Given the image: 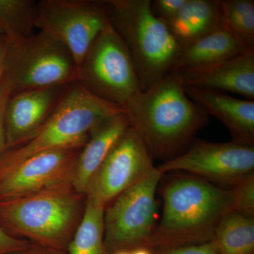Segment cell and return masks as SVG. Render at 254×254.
Listing matches in <instances>:
<instances>
[{"label": "cell", "mask_w": 254, "mask_h": 254, "mask_svg": "<svg viewBox=\"0 0 254 254\" xmlns=\"http://www.w3.org/2000/svg\"><path fill=\"white\" fill-rule=\"evenodd\" d=\"M123 108L152 158L163 162L185 152L209 118L187 95L175 71L137 93Z\"/></svg>", "instance_id": "cell-1"}, {"label": "cell", "mask_w": 254, "mask_h": 254, "mask_svg": "<svg viewBox=\"0 0 254 254\" xmlns=\"http://www.w3.org/2000/svg\"><path fill=\"white\" fill-rule=\"evenodd\" d=\"M163 214L146 247L156 251L213 241L222 218L233 210L231 189L180 174L162 190Z\"/></svg>", "instance_id": "cell-2"}, {"label": "cell", "mask_w": 254, "mask_h": 254, "mask_svg": "<svg viewBox=\"0 0 254 254\" xmlns=\"http://www.w3.org/2000/svg\"><path fill=\"white\" fill-rule=\"evenodd\" d=\"M86 197L65 182L0 202V225L16 238L66 251L84 213Z\"/></svg>", "instance_id": "cell-3"}, {"label": "cell", "mask_w": 254, "mask_h": 254, "mask_svg": "<svg viewBox=\"0 0 254 254\" xmlns=\"http://www.w3.org/2000/svg\"><path fill=\"white\" fill-rule=\"evenodd\" d=\"M123 113V107L95 96L78 81L70 83L41 131L26 143L5 150L0 157V170L44 152L83 148L100 124Z\"/></svg>", "instance_id": "cell-4"}, {"label": "cell", "mask_w": 254, "mask_h": 254, "mask_svg": "<svg viewBox=\"0 0 254 254\" xmlns=\"http://www.w3.org/2000/svg\"><path fill=\"white\" fill-rule=\"evenodd\" d=\"M114 28L134 63L141 91L173 71L182 47L150 0H105Z\"/></svg>", "instance_id": "cell-5"}, {"label": "cell", "mask_w": 254, "mask_h": 254, "mask_svg": "<svg viewBox=\"0 0 254 254\" xmlns=\"http://www.w3.org/2000/svg\"><path fill=\"white\" fill-rule=\"evenodd\" d=\"M78 66L67 47L47 32L6 39L2 79L11 94L77 81Z\"/></svg>", "instance_id": "cell-6"}, {"label": "cell", "mask_w": 254, "mask_h": 254, "mask_svg": "<svg viewBox=\"0 0 254 254\" xmlns=\"http://www.w3.org/2000/svg\"><path fill=\"white\" fill-rule=\"evenodd\" d=\"M77 81L92 94L122 107L141 91L129 51L111 23L87 52Z\"/></svg>", "instance_id": "cell-7"}, {"label": "cell", "mask_w": 254, "mask_h": 254, "mask_svg": "<svg viewBox=\"0 0 254 254\" xmlns=\"http://www.w3.org/2000/svg\"><path fill=\"white\" fill-rule=\"evenodd\" d=\"M163 174L153 171L105 208V244L108 254L147 247L158 222L156 192Z\"/></svg>", "instance_id": "cell-8"}, {"label": "cell", "mask_w": 254, "mask_h": 254, "mask_svg": "<svg viewBox=\"0 0 254 254\" xmlns=\"http://www.w3.org/2000/svg\"><path fill=\"white\" fill-rule=\"evenodd\" d=\"M110 23L105 1L42 0L37 3L36 27L67 47L78 68L95 38Z\"/></svg>", "instance_id": "cell-9"}, {"label": "cell", "mask_w": 254, "mask_h": 254, "mask_svg": "<svg viewBox=\"0 0 254 254\" xmlns=\"http://www.w3.org/2000/svg\"><path fill=\"white\" fill-rule=\"evenodd\" d=\"M163 175L182 172L231 189L254 173V145L193 139L185 152L156 167Z\"/></svg>", "instance_id": "cell-10"}, {"label": "cell", "mask_w": 254, "mask_h": 254, "mask_svg": "<svg viewBox=\"0 0 254 254\" xmlns=\"http://www.w3.org/2000/svg\"><path fill=\"white\" fill-rule=\"evenodd\" d=\"M155 168L141 137L130 127L92 177L85 193L86 200L105 208Z\"/></svg>", "instance_id": "cell-11"}, {"label": "cell", "mask_w": 254, "mask_h": 254, "mask_svg": "<svg viewBox=\"0 0 254 254\" xmlns=\"http://www.w3.org/2000/svg\"><path fill=\"white\" fill-rule=\"evenodd\" d=\"M81 148L44 152L0 170V202L72 182Z\"/></svg>", "instance_id": "cell-12"}, {"label": "cell", "mask_w": 254, "mask_h": 254, "mask_svg": "<svg viewBox=\"0 0 254 254\" xmlns=\"http://www.w3.org/2000/svg\"><path fill=\"white\" fill-rule=\"evenodd\" d=\"M68 85L34 88L9 95L4 111L6 149L26 143L41 131Z\"/></svg>", "instance_id": "cell-13"}, {"label": "cell", "mask_w": 254, "mask_h": 254, "mask_svg": "<svg viewBox=\"0 0 254 254\" xmlns=\"http://www.w3.org/2000/svg\"><path fill=\"white\" fill-rule=\"evenodd\" d=\"M185 86L227 91L254 99V49L232 58L177 72Z\"/></svg>", "instance_id": "cell-14"}, {"label": "cell", "mask_w": 254, "mask_h": 254, "mask_svg": "<svg viewBox=\"0 0 254 254\" xmlns=\"http://www.w3.org/2000/svg\"><path fill=\"white\" fill-rule=\"evenodd\" d=\"M185 87L190 99L226 127L232 141L254 145V100L238 99L214 90Z\"/></svg>", "instance_id": "cell-15"}, {"label": "cell", "mask_w": 254, "mask_h": 254, "mask_svg": "<svg viewBox=\"0 0 254 254\" xmlns=\"http://www.w3.org/2000/svg\"><path fill=\"white\" fill-rule=\"evenodd\" d=\"M130 127L123 113L107 119L93 130L78 155L72 179L75 190L85 195L92 177Z\"/></svg>", "instance_id": "cell-16"}, {"label": "cell", "mask_w": 254, "mask_h": 254, "mask_svg": "<svg viewBox=\"0 0 254 254\" xmlns=\"http://www.w3.org/2000/svg\"><path fill=\"white\" fill-rule=\"evenodd\" d=\"M250 49L254 48H249L226 28L222 27L183 47L173 71L180 72L201 67Z\"/></svg>", "instance_id": "cell-17"}, {"label": "cell", "mask_w": 254, "mask_h": 254, "mask_svg": "<svg viewBox=\"0 0 254 254\" xmlns=\"http://www.w3.org/2000/svg\"><path fill=\"white\" fill-rule=\"evenodd\" d=\"M182 48L224 27L219 0H187L167 22Z\"/></svg>", "instance_id": "cell-18"}, {"label": "cell", "mask_w": 254, "mask_h": 254, "mask_svg": "<svg viewBox=\"0 0 254 254\" xmlns=\"http://www.w3.org/2000/svg\"><path fill=\"white\" fill-rule=\"evenodd\" d=\"M219 254H254V218L232 210L215 230Z\"/></svg>", "instance_id": "cell-19"}, {"label": "cell", "mask_w": 254, "mask_h": 254, "mask_svg": "<svg viewBox=\"0 0 254 254\" xmlns=\"http://www.w3.org/2000/svg\"><path fill=\"white\" fill-rule=\"evenodd\" d=\"M104 207L86 200L81 222L66 248L67 254H109L105 244Z\"/></svg>", "instance_id": "cell-20"}, {"label": "cell", "mask_w": 254, "mask_h": 254, "mask_svg": "<svg viewBox=\"0 0 254 254\" xmlns=\"http://www.w3.org/2000/svg\"><path fill=\"white\" fill-rule=\"evenodd\" d=\"M37 3L31 0H0V26L6 39H21L33 35L36 28Z\"/></svg>", "instance_id": "cell-21"}, {"label": "cell", "mask_w": 254, "mask_h": 254, "mask_svg": "<svg viewBox=\"0 0 254 254\" xmlns=\"http://www.w3.org/2000/svg\"><path fill=\"white\" fill-rule=\"evenodd\" d=\"M222 24L249 48H254V0H219Z\"/></svg>", "instance_id": "cell-22"}, {"label": "cell", "mask_w": 254, "mask_h": 254, "mask_svg": "<svg viewBox=\"0 0 254 254\" xmlns=\"http://www.w3.org/2000/svg\"><path fill=\"white\" fill-rule=\"evenodd\" d=\"M231 190L234 211L254 218V173L241 180Z\"/></svg>", "instance_id": "cell-23"}, {"label": "cell", "mask_w": 254, "mask_h": 254, "mask_svg": "<svg viewBox=\"0 0 254 254\" xmlns=\"http://www.w3.org/2000/svg\"><path fill=\"white\" fill-rule=\"evenodd\" d=\"M187 0H155L151 1L153 13L159 18L168 22L181 9Z\"/></svg>", "instance_id": "cell-24"}, {"label": "cell", "mask_w": 254, "mask_h": 254, "mask_svg": "<svg viewBox=\"0 0 254 254\" xmlns=\"http://www.w3.org/2000/svg\"><path fill=\"white\" fill-rule=\"evenodd\" d=\"M155 254H219L213 241L205 243L156 251Z\"/></svg>", "instance_id": "cell-25"}, {"label": "cell", "mask_w": 254, "mask_h": 254, "mask_svg": "<svg viewBox=\"0 0 254 254\" xmlns=\"http://www.w3.org/2000/svg\"><path fill=\"white\" fill-rule=\"evenodd\" d=\"M11 94L9 87L1 78L0 83V157L6 150V133L4 126V111L6 102Z\"/></svg>", "instance_id": "cell-26"}, {"label": "cell", "mask_w": 254, "mask_h": 254, "mask_svg": "<svg viewBox=\"0 0 254 254\" xmlns=\"http://www.w3.org/2000/svg\"><path fill=\"white\" fill-rule=\"evenodd\" d=\"M31 242L16 238L5 231L0 225V254H9L27 247Z\"/></svg>", "instance_id": "cell-27"}, {"label": "cell", "mask_w": 254, "mask_h": 254, "mask_svg": "<svg viewBox=\"0 0 254 254\" xmlns=\"http://www.w3.org/2000/svg\"><path fill=\"white\" fill-rule=\"evenodd\" d=\"M9 254H67L66 251L56 250L50 247L30 243L27 247Z\"/></svg>", "instance_id": "cell-28"}, {"label": "cell", "mask_w": 254, "mask_h": 254, "mask_svg": "<svg viewBox=\"0 0 254 254\" xmlns=\"http://www.w3.org/2000/svg\"><path fill=\"white\" fill-rule=\"evenodd\" d=\"M131 254H155L154 251L148 247H141L131 250Z\"/></svg>", "instance_id": "cell-29"}, {"label": "cell", "mask_w": 254, "mask_h": 254, "mask_svg": "<svg viewBox=\"0 0 254 254\" xmlns=\"http://www.w3.org/2000/svg\"><path fill=\"white\" fill-rule=\"evenodd\" d=\"M6 43L0 50V83H1V78H2L3 73H4V50Z\"/></svg>", "instance_id": "cell-30"}, {"label": "cell", "mask_w": 254, "mask_h": 254, "mask_svg": "<svg viewBox=\"0 0 254 254\" xmlns=\"http://www.w3.org/2000/svg\"><path fill=\"white\" fill-rule=\"evenodd\" d=\"M6 41V36L4 30L0 26V50L3 48Z\"/></svg>", "instance_id": "cell-31"}, {"label": "cell", "mask_w": 254, "mask_h": 254, "mask_svg": "<svg viewBox=\"0 0 254 254\" xmlns=\"http://www.w3.org/2000/svg\"><path fill=\"white\" fill-rule=\"evenodd\" d=\"M113 254H131V251H119Z\"/></svg>", "instance_id": "cell-32"}]
</instances>
